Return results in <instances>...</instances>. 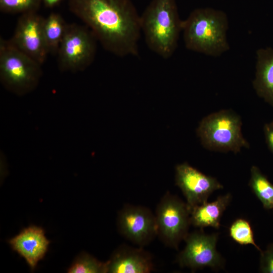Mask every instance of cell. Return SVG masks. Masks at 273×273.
Here are the masks:
<instances>
[{"label": "cell", "mask_w": 273, "mask_h": 273, "mask_svg": "<svg viewBox=\"0 0 273 273\" xmlns=\"http://www.w3.org/2000/svg\"><path fill=\"white\" fill-rule=\"evenodd\" d=\"M69 273H106L108 272L107 262L100 261L86 253L80 254L68 270Z\"/></svg>", "instance_id": "obj_19"}, {"label": "cell", "mask_w": 273, "mask_h": 273, "mask_svg": "<svg viewBox=\"0 0 273 273\" xmlns=\"http://www.w3.org/2000/svg\"><path fill=\"white\" fill-rule=\"evenodd\" d=\"M229 234L237 243L241 245H251L260 252L262 251L255 241L253 230L247 220L242 218L236 219L230 227Z\"/></svg>", "instance_id": "obj_18"}, {"label": "cell", "mask_w": 273, "mask_h": 273, "mask_svg": "<svg viewBox=\"0 0 273 273\" xmlns=\"http://www.w3.org/2000/svg\"><path fill=\"white\" fill-rule=\"evenodd\" d=\"M41 64L10 40L0 39V76L4 85L17 93L30 90L41 74Z\"/></svg>", "instance_id": "obj_5"}, {"label": "cell", "mask_w": 273, "mask_h": 273, "mask_svg": "<svg viewBox=\"0 0 273 273\" xmlns=\"http://www.w3.org/2000/svg\"><path fill=\"white\" fill-rule=\"evenodd\" d=\"M271 123L273 124V121L271 122Z\"/></svg>", "instance_id": "obj_24"}, {"label": "cell", "mask_w": 273, "mask_h": 273, "mask_svg": "<svg viewBox=\"0 0 273 273\" xmlns=\"http://www.w3.org/2000/svg\"><path fill=\"white\" fill-rule=\"evenodd\" d=\"M44 20L37 12L22 14L10 39L17 48L41 65L49 54L43 33Z\"/></svg>", "instance_id": "obj_9"}, {"label": "cell", "mask_w": 273, "mask_h": 273, "mask_svg": "<svg viewBox=\"0 0 273 273\" xmlns=\"http://www.w3.org/2000/svg\"><path fill=\"white\" fill-rule=\"evenodd\" d=\"M9 243L12 249L23 257L33 270L45 256L50 241L41 228L33 225L23 230Z\"/></svg>", "instance_id": "obj_12"}, {"label": "cell", "mask_w": 273, "mask_h": 273, "mask_svg": "<svg viewBox=\"0 0 273 273\" xmlns=\"http://www.w3.org/2000/svg\"><path fill=\"white\" fill-rule=\"evenodd\" d=\"M249 186L265 209H273V184L256 166L251 167Z\"/></svg>", "instance_id": "obj_17"}, {"label": "cell", "mask_w": 273, "mask_h": 273, "mask_svg": "<svg viewBox=\"0 0 273 273\" xmlns=\"http://www.w3.org/2000/svg\"><path fill=\"white\" fill-rule=\"evenodd\" d=\"M97 42L85 25L68 24L57 54L60 70L75 72L85 69L95 60Z\"/></svg>", "instance_id": "obj_6"}, {"label": "cell", "mask_w": 273, "mask_h": 273, "mask_svg": "<svg viewBox=\"0 0 273 273\" xmlns=\"http://www.w3.org/2000/svg\"><path fill=\"white\" fill-rule=\"evenodd\" d=\"M68 5L107 51L119 57L139 55L140 15L131 0H68Z\"/></svg>", "instance_id": "obj_1"}, {"label": "cell", "mask_w": 273, "mask_h": 273, "mask_svg": "<svg viewBox=\"0 0 273 273\" xmlns=\"http://www.w3.org/2000/svg\"><path fill=\"white\" fill-rule=\"evenodd\" d=\"M256 59L253 88L260 98L273 107V49H258Z\"/></svg>", "instance_id": "obj_14"}, {"label": "cell", "mask_w": 273, "mask_h": 273, "mask_svg": "<svg viewBox=\"0 0 273 273\" xmlns=\"http://www.w3.org/2000/svg\"><path fill=\"white\" fill-rule=\"evenodd\" d=\"M191 211L178 197L167 193L157 205L155 218L157 235L167 246L177 249L189 234Z\"/></svg>", "instance_id": "obj_7"}, {"label": "cell", "mask_w": 273, "mask_h": 273, "mask_svg": "<svg viewBox=\"0 0 273 273\" xmlns=\"http://www.w3.org/2000/svg\"><path fill=\"white\" fill-rule=\"evenodd\" d=\"M117 222L120 233L140 247L148 245L157 235L155 215L144 206L125 205L118 213Z\"/></svg>", "instance_id": "obj_10"}, {"label": "cell", "mask_w": 273, "mask_h": 273, "mask_svg": "<svg viewBox=\"0 0 273 273\" xmlns=\"http://www.w3.org/2000/svg\"><path fill=\"white\" fill-rule=\"evenodd\" d=\"M232 199L230 193L218 197L212 202H206L194 207L191 210V225L202 229L212 227L218 229L222 214Z\"/></svg>", "instance_id": "obj_15"}, {"label": "cell", "mask_w": 273, "mask_h": 273, "mask_svg": "<svg viewBox=\"0 0 273 273\" xmlns=\"http://www.w3.org/2000/svg\"><path fill=\"white\" fill-rule=\"evenodd\" d=\"M260 253L259 271L263 273H273V243L268 244Z\"/></svg>", "instance_id": "obj_21"}, {"label": "cell", "mask_w": 273, "mask_h": 273, "mask_svg": "<svg viewBox=\"0 0 273 273\" xmlns=\"http://www.w3.org/2000/svg\"><path fill=\"white\" fill-rule=\"evenodd\" d=\"M47 7H52L62 0H42Z\"/></svg>", "instance_id": "obj_23"}, {"label": "cell", "mask_w": 273, "mask_h": 273, "mask_svg": "<svg viewBox=\"0 0 273 273\" xmlns=\"http://www.w3.org/2000/svg\"><path fill=\"white\" fill-rule=\"evenodd\" d=\"M106 262L110 273H149L153 267L148 252L125 245L119 247Z\"/></svg>", "instance_id": "obj_13"}, {"label": "cell", "mask_w": 273, "mask_h": 273, "mask_svg": "<svg viewBox=\"0 0 273 273\" xmlns=\"http://www.w3.org/2000/svg\"><path fill=\"white\" fill-rule=\"evenodd\" d=\"M42 0H0L1 11L9 13L24 14L37 12Z\"/></svg>", "instance_id": "obj_20"}, {"label": "cell", "mask_w": 273, "mask_h": 273, "mask_svg": "<svg viewBox=\"0 0 273 273\" xmlns=\"http://www.w3.org/2000/svg\"><path fill=\"white\" fill-rule=\"evenodd\" d=\"M228 19L223 11L210 8L194 10L183 21L186 48L212 57H218L230 49L227 39Z\"/></svg>", "instance_id": "obj_2"}, {"label": "cell", "mask_w": 273, "mask_h": 273, "mask_svg": "<svg viewBox=\"0 0 273 273\" xmlns=\"http://www.w3.org/2000/svg\"><path fill=\"white\" fill-rule=\"evenodd\" d=\"M68 24L57 13H52L44 18L43 33L49 54H57Z\"/></svg>", "instance_id": "obj_16"}, {"label": "cell", "mask_w": 273, "mask_h": 273, "mask_svg": "<svg viewBox=\"0 0 273 273\" xmlns=\"http://www.w3.org/2000/svg\"><path fill=\"white\" fill-rule=\"evenodd\" d=\"M175 184L186 198L190 211L207 202L213 192L223 188L216 178L204 174L186 162L176 165Z\"/></svg>", "instance_id": "obj_11"}, {"label": "cell", "mask_w": 273, "mask_h": 273, "mask_svg": "<svg viewBox=\"0 0 273 273\" xmlns=\"http://www.w3.org/2000/svg\"><path fill=\"white\" fill-rule=\"evenodd\" d=\"M263 132L267 145L273 154V124L271 122L265 124Z\"/></svg>", "instance_id": "obj_22"}, {"label": "cell", "mask_w": 273, "mask_h": 273, "mask_svg": "<svg viewBox=\"0 0 273 273\" xmlns=\"http://www.w3.org/2000/svg\"><path fill=\"white\" fill-rule=\"evenodd\" d=\"M218 238V233L206 234L202 231L189 233L184 240L185 247L177 257L178 264L192 269L222 268L225 262L216 249Z\"/></svg>", "instance_id": "obj_8"}, {"label": "cell", "mask_w": 273, "mask_h": 273, "mask_svg": "<svg viewBox=\"0 0 273 273\" xmlns=\"http://www.w3.org/2000/svg\"><path fill=\"white\" fill-rule=\"evenodd\" d=\"M241 117L230 109L212 113L204 117L197 129L202 146L210 151L240 152L250 144L242 131Z\"/></svg>", "instance_id": "obj_4"}, {"label": "cell", "mask_w": 273, "mask_h": 273, "mask_svg": "<svg viewBox=\"0 0 273 273\" xmlns=\"http://www.w3.org/2000/svg\"><path fill=\"white\" fill-rule=\"evenodd\" d=\"M183 21L175 0H152L141 15L140 25L148 47L163 59L175 51Z\"/></svg>", "instance_id": "obj_3"}]
</instances>
